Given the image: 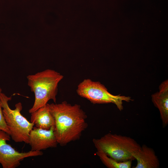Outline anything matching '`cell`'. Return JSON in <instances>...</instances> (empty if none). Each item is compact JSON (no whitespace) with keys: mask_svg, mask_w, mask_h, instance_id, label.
I'll return each mask as SVG.
<instances>
[{"mask_svg":"<svg viewBox=\"0 0 168 168\" xmlns=\"http://www.w3.org/2000/svg\"><path fill=\"white\" fill-rule=\"evenodd\" d=\"M58 144L55 127L46 130L35 126L30 132L29 144L32 151H39L49 148L55 147Z\"/></svg>","mask_w":168,"mask_h":168,"instance_id":"52a82bcc","label":"cell"},{"mask_svg":"<svg viewBox=\"0 0 168 168\" xmlns=\"http://www.w3.org/2000/svg\"><path fill=\"white\" fill-rule=\"evenodd\" d=\"M10 135L0 130V164L3 168H15L20 166L21 161L26 158L41 156V151L20 152L7 143L10 140Z\"/></svg>","mask_w":168,"mask_h":168,"instance_id":"8992f818","label":"cell"},{"mask_svg":"<svg viewBox=\"0 0 168 168\" xmlns=\"http://www.w3.org/2000/svg\"><path fill=\"white\" fill-rule=\"evenodd\" d=\"M159 91L152 95L154 105L159 110L163 127L168 124V81L166 80L159 86Z\"/></svg>","mask_w":168,"mask_h":168,"instance_id":"ba28073f","label":"cell"},{"mask_svg":"<svg viewBox=\"0 0 168 168\" xmlns=\"http://www.w3.org/2000/svg\"><path fill=\"white\" fill-rule=\"evenodd\" d=\"M55 121V133L58 144L61 146L79 140L87 128L85 112L77 104L66 101L59 104L47 103Z\"/></svg>","mask_w":168,"mask_h":168,"instance_id":"6da1fadb","label":"cell"},{"mask_svg":"<svg viewBox=\"0 0 168 168\" xmlns=\"http://www.w3.org/2000/svg\"><path fill=\"white\" fill-rule=\"evenodd\" d=\"M30 114V122L33 123L36 127L46 130L55 127L54 118L47 104Z\"/></svg>","mask_w":168,"mask_h":168,"instance_id":"30bf717a","label":"cell"},{"mask_svg":"<svg viewBox=\"0 0 168 168\" xmlns=\"http://www.w3.org/2000/svg\"><path fill=\"white\" fill-rule=\"evenodd\" d=\"M2 92V89L0 87V94ZM0 130H2L10 135V132L5 121L2 110L0 102Z\"/></svg>","mask_w":168,"mask_h":168,"instance_id":"7c38bea8","label":"cell"},{"mask_svg":"<svg viewBox=\"0 0 168 168\" xmlns=\"http://www.w3.org/2000/svg\"><path fill=\"white\" fill-rule=\"evenodd\" d=\"M137 162L135 168H158L159 167V159L154 150L145 144L133 154Z\"/></svg>","mask_w":168,"mask_h":168,"instance_id":"9c48e42d","label":"cell"},{"mask_svg":"<svg viewBox=\"0 0 168 168\" xmlns=\"http://www.w3.org/2000/svg\"><path fill=\"white\" fill-rule=\"evenodd\" d=\"M96 154L102 163L108 168H130L131 167L132 160L119 162L100 151H97Z\"/></svg>","mask_w":168,"mask_h":168,"instance_id":"8fae6325","label":"cell"},{"mask_svg":"<svg viewBox=\"0 0 168 168\" xmlns=\"http://www.w3.org/2000/svg\"><path fill=\"white\" fill-rule=\"evenodd\" d=\"M93 142L97 151L102 152L119 162L134 159L133 154L141 146L132 138L109 133Z\"/></svg>","mask_w":168,"mask_h":168,"instance_id":"3957f363","label":"cell"},{"mask_svg":"<svg viewBox=\"0 0 168 168\" xmlns=\"http://www.w3.org/2000/svg\"><path fill=\"white\" fill-rule=\"evenodd\" d=\"M63 77L60 73L49 69L27 77L28 85L35 96L34 103L29 113L45 105L50 100L56 103L58 84Z\"/></svg>","mask_w":168,"mask_h":168,"instance_id":"7a4b0ae2","label":"cell"},{"mask_svg":"<svg viewBox=\"0 0 168 168\" xmlns=\"http://www.w3.org/2000/svg\"><path fill=\"white\" fill-rule=\"evenodd\" d=\"M77 92L79 96L94 104L113 103L121 111L123 109V101L129 102L133 100L130 96L113 95L100 82L90 79H85L79 84Z\"/></svg>","mask_w":168,"mask_h":168,"instance_id":"5b68a950","label":"cell"},{"mask_svg":"<svg viewBox=\"0 0 168 168\" xmlns=\"http://www.w3.org/2000/svg\"><path fill=\"white\" fill-rule=\"evenodd\" d=\"M11 99V96L8 97L2 92L0 93V104L11 138L15 142L29 144V133L34 124L29 121L21 114L22 109L21 102L15 105L14 109L10 108L8 101Z\"/></svg>","mask_w":168,"mask_h":168,"instance_id":"277c9868","label":"cell"}]
</instances>
